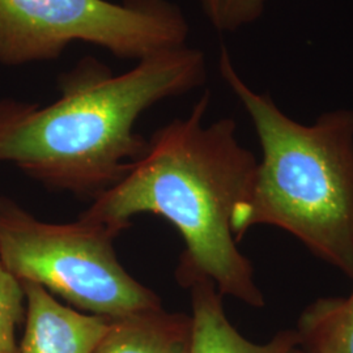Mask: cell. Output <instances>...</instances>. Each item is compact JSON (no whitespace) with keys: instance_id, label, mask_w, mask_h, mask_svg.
<instances>
[{"instance_id":"cell-1","label":"cell","mask_w":353,"mask_h":353,"mask_svg":"<svg viewBox=\"0 0 353 353\" xmlns=\"http://www.w3.org/2000/svg\"><path fill=\"white\" fill-rule=\"evenodd\" d=\"M210 99L205 92L189 117L157 130L127 176L80 217L118 236L135 214L161 216L185 243L176 271L182 287L210 280L221 296L262 307L263 293L232 229L236 208L252 192L258 161L241 145L233 119L203 123Z\"/></svg>"},{"instance_id":"cell-7","label":"cell","mask_w":353,"mask_h":353,"mask_svg":"<svg viewBox=\"0 0 353 353\" xmlns=\"http://www.w3.org/2000/svg\"><path fill=\"white\" fill-rule=\"evenodd\" d=\"M192 305V341L190 353H290L300 345L297 330H283L265 344L243 338L229 322L223 296L210 280L189 287Z\"/></svg>"},{"instance_id":"cell-9","label":"cell","mask_w":353,"mask_h":353,"mask_svg":"<svg viewBox=\"0 0 353 353\" xmlns=\"http://www.w3.org/2000/svg\"><path fill=\"white\" fill-rule=\"evenodd\" d=\"M296 330L300 345L310 353H353V290L348 297L310 303Z\"/></svg>"},{"instance_id":"cell-11","label":"cell","mask_w":353,"mask_h":353,"mask_svg":"<svg viewBox=\"0 0 353 353\" xmlns=\"http://www.w3.org/2000/svg\"><path fill=\"white\" fill-rule=\"evenodd\" d=\"M203 11L219 32H234L254 23L267 0H199Z\"/></svg>"},{"instance_id":"cell-8","label":"cell","mask_w":353,"mask_h":353,"mask_svg":"<svg viewBox=\"0 0 353 353\" xmlns=\"http://www.w3.org/2000/svg\"><path fill=\"white\" fill-rule=\"evenodd\" d=\"M192 319L163 306L109 318L93 353H190Z\"/></svg>"},{"instance_id":"cell-6","label":"cell","mask_w":353,"mask_h":353,"mask_svg":"<svg viewBox=\"0 0 353 353\" xmlns=\"http://www.w3.org/2000/svg\"><path fill=\"white\" fill-rule=\"evenodd\" d=\"M21 284L26 306L20 353H93L109 327V318L81 314L36 283Z\"/></svg>"},{"instance_id":"cell-10","label":"cell","mask_w":353,"mask_h":353,"mask_svg":"<svg viewBox=\"0 0 353 353\" xmlns=\"http://www.w3.org/2000/svg\"><path fill=\"white\" fill-rule=\"evenodd\" d=\"M23 284L0 263V353H20L16 328L26 318Z\"/></svg>"},{"instance_id":"cell-4","label":"cell","mask_w":353,"mask_h":353,"mask_svg":"<svg viewBox=\"0 0 353 353\" xmlns=\"http://www.w3.org/2000/svg\"><path fill=\"white\" fill-rule=\"evenodd\" d=\"M117 234L79 217L43 223L0 199V263L20 283H36L77 309L117 318L161 306L160 297L117 259Z\"/></svg>"},{"instance_id":"cell-2","label":"cell","mask_w":353,"mask_h":353,"mask_svg":"<svg viewBox=\"0 0 353 353\" xmlns=\"http://www.w3.org/2000/svg\"><path fill=\"white\" fill-rule=\"evenodd\" d=\"M204 79V54L186 45L143 58L121 75L83 64L64 77L62 96L48 106L0 102V163L93 201L148 150L135 132L140 115Z\"/></svg>"},{"instance_id":"cell-12","label":"cell","mask_w":353,"mask_h":353,"mask_svg":"<svg viewBox=\"0 0 353 353\" xmlns=\"http://www.w3.org/2000/svg\"><path fill=\"white\" fill-rule=\"evenodd\" d=\"M290 353H310L309 351H306L305 348H303L301 345H297V347H294Z\"/></svg>"},{"instance_id":"cell-5","label":"cell","mask_w":353,"mask_h":353,"mask_svg":"<svg viewBox=\"0 0 353 353\" xmlns=\"http://www.w3.org/2000/svg\"><path fill=\"white\" fill-rule=\"evenodd\" d=\"M188 21L168 0H0V62L52 59L72 42L143 59L185 46Z\"/></svg>"},{"instance_id":"cell-3","label":"cell","mask_w":353,"mask_h":353,"mask_svg":"<svg viewBox=\"0 0 353 353\" xmlns=\"http://www.w3.org/2000/svg\"><path fill=\"white\" fill-rule=\"evenodd\" d=\"M219 67L263 152L252 192L233 214L236 240L255 225L280 228L353 280V110L299 123L242 80L225 48Z\"/></svg>"}]
</instances>
